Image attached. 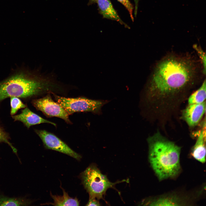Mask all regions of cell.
Here are the masks:
<instances>
[{
	"label": "cell",
	"instance_id": "52a82bcc",
	"mask_svg": "<svg viewBox=\"0 0 206 206\" xmlns=\"http://www.w3.org/2000/svg\"><path fill=\"white\" fill-rule=\"evenodd\" d=\"M35 132L42 140L45 147L69 155L77 160L82 158L65 142L54 134L44 130H35Z\"/></svg>",
	"mask_w": 206,
	"mask_h": 206
},
{
	"label": "cell",
	"instance_id": "9a60e30c",
	"mask_svg": "<svg viewBox=\"0 0 206 206\" xmlns=\"http://www.w3.org/2000/svg\"><path fill=\"white\" fill-rule=\"evenodd\" d=\"M30 203L27 199L0 196V206H25Z\"/></svg>",
	"mask_w": 206,
	"mask_h": 206
},
{
	"label": "cell",
	"instance_id": "277c9868",
	"mask_svg": "<svg viewBox=\"0 0 206 206\" xmlns=\"http://www.w3.org/2000/svg\"><path fill=\"white\" fill-rule=\"evenodd\" d=\"M80 177L89 197L98 200L103 199V196L108 189H115L114 187L116 184L128 181L124 180L115 183L111 182L94 164L90 165L80 174Z\"/></svg>",
	"mask_w": 206,
	"mask_h": 206
},
{
	"label": "cell",
	"instance_id": "7a4b0ae2",
	"mask_svg": "<svg viewBox=\"0 0 206 206\" xmlns=\"http://www.w3.org/2000/svg\"><path fill=\"white\" fill-rule=\"evenodd\" d=\"M58 87L52 74L20 71L0 82V102L12 97L26 98L54 93Z\"/></svg>",
	"mask_w": 206,
	"mask_h": 206
},
{
	"label": "cell",
	"instance_id": "44dd1931",
	"mask_svg": "<svg viewBox=\"0 0 206 206\" xmlns=\"http://www.w3.org/2000/svg\"><path fill=\"white\" fill-rule=\"evenodd\" d=\"M135 3L134 16L136 17L137 14L138 3L139 0H133Z\"/></svg>",
	"mask_w": 206,
	"mask_h": 206
},
{
	"label": "cell",
	"instance_id": "ffe728a7",
	"mask_svg": "<svg viewBox=\"0 0 206 206\" xmlns=\"http://www.w3.org/2000/svg\"><path fill=\"white\" fill-rule=\"evenodd\" d=\"M100 205L98 200L94 198L90 197L88 202L86 205L87 206H100Z\"/></svg>",
	"mask_w": 206,
	"mask_h": 206
},
{
	"label": "cell",
	"instance_id": "2e32d148",
	"mask_svg": "<svg viewBox=\"0 0 206 206\" xmlns=\"http://www.w3.org/2000/svg\"><path fill=\"white\" fill-rule=\"evenodd\" d=\"M11 109L10 114L12 115H14L19 109L25 108L26 107L19 98L12 97L10 98Z\"/></svg>",
	"mask_w": 206,
	"mask_h": 206
},
{
	"label": "cell",
	"instance_id": "7c38bea8",
	"mask_svg": "<svg viewBox=\"0 0 206 206\" xmlns=\"http://www.w3.org/2000/svg\"><path fill=\"white\" fill-rule=\"evenodd\" d=\"M205 123L204 124L203 128L198 133L196 142L193 147L192 151V156L195 159L202 163L205 161L206 155V131Z\"/></svg>",
	"mask_w": 206,
	"mask_h": 206
},
{
	"label": "cell",
	"instance_id": "ba28073f",
	"mask_svg": "<svg viewBox=\"0 0 206 206\" xmlns=\"http://www.w3.org/2000/svg\"><path fill=\"white\" fill-rule=\"evenodd\" d=\"M206 102L200 104H189L183 110V119L190 127L197 125L205 112Z\"/></svg>",
	"mask_w": 206,
	"mask_h": 206
},
{
	"label": "cell",
	"instance_id": "e0dca14e",
	"mask_svg": "<svg viewBox=\"0 0 206 206\" xmlns=\"http://www.w3.org/2000/svg\"><path fill=\"white\" fill-rule=\"evenodd\" d=\"M193 48L196 51L200 59L201 60L203 65V73L205 75L206 74V54L202 49L197 44H194L193 46Z\"/></svg>",
	"mask_w": 206,
	"mask_h": 206
},
{
	"label": "cell",
	"instance_id": "9c48e42d",
	"mask_svg": "<svg viewBox=\"0 0 206 206\" xmlns=\"http://www.w3.org/2000/svg\"><path fill=\"white\" fill-rule=\"evenodd\" d=\"M12 117L15 121L22 122L27 128L35 125L43 123H49L56 126L55 123L43 118L26 107L22 110L20 114L13 115Z\"/></svg>",
	"mask_w": 206,
	"mask_h": 206
},
{
	"label": "cell",
	"instance_id": "4fadbf2b",
	"mask_svg": "<svg viewBox=\"0 0 206 206\" xmlns=\"http://www.w3.org/2000/svg\"><path fill=\"white\" fill-rule=\"evenodd\" d=\"M63 194L62 195H53L50 193V195L54 202L46 204L55 206H79V202L76 198H72L69 196L67 193L62 187Z\"/></svg>",
	"mask_w": 206,
	"mask_h": 206
},
{
	"label": "cell",
	"instance_id": "5bb4252c",
	"mask_svg": "<svg viewBox=\"0 0 206 206\" xmlns=\"http://www.w3.org/2000/svg\"><path fill=\"white\" fill-rule=\"evenodd\" d=\"M206 94V80L205 79L201 87L189 97L188 104L203 103L205 101Z\"/></svg>",
	"mask_w": 206,
	"mask_h": 206
},
{
	"label": "cell",
	"instance_id": "7402d4cb",
	"mask_svg": "<svg viewBox=\"0 0 206 206\" xmlns=\"http://www.w3.org/2000/svg\"><path fill=\"white\" fill-rule=\"evenodd\" d=\"M98 0H89V2L91 3H96Z\"/></svg>",
	"mask_w": 206,
	"mask_h": 206
},
{
	"label": "cell",
	"instance_id": "5b68a950",
	"mask_svg": "<svg viewBox=\"0 0 206 206\" xmlns=\"http://www.w3.org/2000/svg\"><path fill=\"white\" fill-rule=\"evenodd\" d=\"M56 102L60 105L68 114L76 112H91L98 114L103 106L107 101L92 100L84 97L66 98L52 94Z\"/></svg>",
	"mask_w": 206,
	"mask_h": 206
},
{
	"label": "cell",
	"instance_id": "d6986e66",
	"mask_svg": "<svg viewBox=\"0 0 206 206\" xmlns=\"http://www.w3.org/2000/svg\"><path fill=\"white\" fill-rule=\"evenodd\" d=\"M0 142H4L8 144L11 147L13 151L16 153V149L12 145L8 140V137L6 134L0 128Z\"/></svg>",
	"mask_w": 206,
	"mask_h": 206
},
{
	"label": "cell",
	"instance_id": "30bf717a",
	"mask_svg": "<svg viewBox=\"0 0 206 206\" xmlns=\"http://www.w3.org/2000/svg\"><path fill=\"white\" fill-rule=\"evenodd\" d=\"M181 198L175 195H166L155 198L144 200L141 203L143 205L174 206L185 204Z\"/></svg>",
	"mask_w": 206,
	"mask_h": 206
},
{
	"label": "cell",
	"instance_id": "ac0fdd59",
	"mask_svg": "<svg viewBox=\"0 0 206 206\" xmlns=\"http://www.w3.org/2000/svg\"><path fill=\"white\" fill-rule=\"evenodd\" d=\"M125 7L129 13L132 20L133 21L134 18L133 15L134 8L132 4L129 0H117Z\"/></svg>",
	"mask_w": 206,
	"mask_h": 206
},
{
	"label": "cell",
	"instance_id": "8fae6325",
	"mask_svg": "<svg viewBox=\"0 0 206 206\" xmlns=\"http://www.w3.org/2000/svg\"><path fill=\"white\" fill-rule=\"evenodd\" d=\"M96 3L99 12L104 18L116 21L125 27L130 28L121 19L110 0H98Z\"/></svg>",
	"mask_w": 206,
	"mask_h": 206
},
{
	"label": "cell",
	"instance_id": "6da1fadb",
	"mask_svg": "<svg viewBox=\"0 0 206 206\" xmlns=\"http://www.w3.org/2000/svg\"><path fill=\"white\" fill-rule=\"evenodd\" d=\"M195 62L190 57L171 55L156 65L148 86V101L161 106L172 104L193 83L197 72Z\"/></svg>",
	"mask_w": 206,
	"mask_h": 206
},
{
	"label": "cell",
	"instance_id": "3957f363",
	"mask_svg": "<svg viewBox=\"0 0 206 206\" xmlns=\"http://www.w3.org/2000/svg\"><path fill=\"white\" fill-rule=\"evenodd\" d=\"M149 162L158 179L176 177L181 171V147L157 132L147 139Z\"/></svg>",
	"mask_w": 206,
	"mask_h": 206
},
{
	"label": "cell",
	"instance_id": "8992f818",
	"mask_svg": "<svg viewBox=\"0 0 206 206\" xmlns=\"http://www.w3.org/2000/svg\"><path fill=\"white\" fill-rule=\"evenodd\" d=\"M49 94L42 98L33 100V105L48 117L60 118L67 123L71 124L69 115L60 105L53 100Z\"/></svg>",
	"mask_w": 206,
	"mask_h": 206
}]
</instances>
